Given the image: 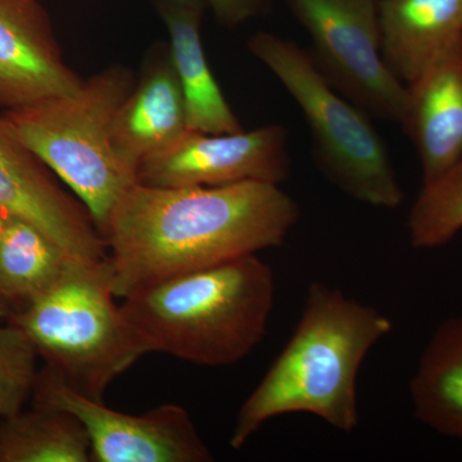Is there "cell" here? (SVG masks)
I'll return each mask as SVG.
<instances>
[{
    "label": "cell",
    "mask_w": 462,
    "mask_h": 462,
    "mask_svg": "<svg viewBox=\"0 0 462 462\" xmlns=\"http://www.w3.org/2000/svg\"><path fill=\"white\" fill-rule=\"evenodd\" d=\"M300 208L279 184L149 187L135 182L100 234L116 298L282 245Z\"/></svg>",
    "instance_id": "cell-1"
},
{
    "label": "cell",
    "mask_w": 462,
    "mask_h": 462,
    "mask_svg": "<svg viewBox=\"0 0 462 462\" xmlns=\"http://www.w3.org/2000/svg\"><path fill=\"white\" fill-rule=\"evenodd\" d=\"M392 329L375 307L324 282L310 284L296 329L236 413L231 448H243L263 424L287 413H310L346 434L357 430L358 374Z\"/></svg>",
    "instance_id": "cell-2"
},
{
    "label": "cell",
    "mask_w": 462,
    "mask_h": 462,
    "mask_svg": "<svg viewBox=\"0 0 462 462\" xmlns=\"http://www.w3.org/2000/svg\"><path fill=\"white\" fill-rule=\"evenodd\" d=\"M123 300L125 316L149 354L231 366L266 334L275 276L270 264L248 254L138 289Z\"/></svg>",
    "instance_id": "cell-3"
},
{
    "label": "cell",
    "mask_w": 462,
    "mask_h": 462,
    "mask_svg": "<svg viewBox=\"0 0 462 462\" xmlns=\"http://www.w3.org/2000/svg\"><path fill=\"white\" fill-rule=\"evenodd\" d=\"M115 300L108 258L71 261L50 289L8 321L25 331L67 384L103 401L109 385L149 354Z\"/></svg>",
    "instance_id": "cell-4"
},
{
    "label": "cell",
    "mask_w": 462,
    "mask_h": 462,
    "mask_svg": "<svg viewBox=\"0 0 462 462\" xmlns=\"http://www.w3.org/2000/svg\"><path fill=\"white\" fill-rule=\"evenodd\" d=\"M135 81L130 69L115 65L71 96L3 114L17 138L84 203L99 233L121 196L138 182L112 141L116 115Z\"/></svg>",
    "instance_id": "cell-5"
},
{
    "label": "cell",
    "mask_w": 462,
    "mask_h": 462,
    "mask_svg": "<svg viewBox=\"0 0 462 462\" xmlns=\"http://www.w3.org/2000/svg\"><path fill=\"white\" fill-rule=\"evenodd\" d=\"M248 50L296 100L314 145L316 165L352 199L394 209L404 193L387 145L366 112L329 83L311 54L273 32L249 38Z\"/></svg>",
    "instance_id": "cell-6"
},
{
    "label": "cell",
    "mask_w": 462,
    "mask_h": 462,
    "mask_svg": "<svg viewBox=\"0 0 462 462\" xmlns=\"http://www.w3.org/2000/svg\"><path fill=\"white\" fill-rule=\"evenodd\" d=\"M329 83L369 116L400 123L406 85L383 60L378 0H287Z\"/></svg>",
    "instance_id": "cell-7"
},
{
    "label": "cell",
    "mask_w": 462,
    "mask_h": 462,
    "mask_svg": "<svg viewBox=\"0 0 462 462\" xmlns=\"http://www.w3.org/2000/svg\"><path fill=\"white\" fill-rule=\"evenodd\" d=\"M32 401L65 410L83 424L90 462L214 461L189 413L179 404H160L141 415L116 411L76 391L47 365L39 372Z\"/></svg>",
    "instance_id": "cell-8"
},
{
    "label": "cell",
    "mask_w": 462,
    "mask_h": 462,
    "mask_svg": "<svg viewBox=\"0 0 462 462\" xmlns=\"http://www.w3.org/2000/svg\"><path fill=\"white\" fill-rule=\"evenodd\" d=\"M291 170L288 132L282 125L229 134L189 130L139 166L138 182L162 188L220 187L245 181L281 185Z\"/></svg>",
    "instance_id": "cell-9"
},
{
    "label": "cell",
    "mask_w": 462,
    "mask_h": 462,
    "mask_svg": "<svg viewBox=\"0 0 462 462\" xmlns=\"http://www.w3.org/2000/svg\"><path fill=\"white\" fill-rule=\"evenodd\" d=\"M0 207L50 236L72 260L99 263L107 245L87 207L60 187L50 167L0 115Z\"/></svg>",
    "instance_id": "cell-10"
},
{
    "label": "cell",
    "mask_w": 462,
    "mask_h": 462,
    "mask_svg": "<svg viewBox=\"0 0 462 462\" xmlns=\"http://www.w3.org/2000/svg\"><path fill=\"white\" fill-rule=\"evenodd\" d=\"M84 80L67 65L39 0H0V107L75 94Z\"/></svg>",
    "instance_id": "cell-11"
},
{
    "label": "cell",
    "mask_w": 462,
    "mask_h": 462,
    "mask_svg": "<svg viewBox=\"0 0 462 462\" xmlns=\"http://www.w3.org/2000/svg\"><path fill=\"white\" fill-rule=\"evenodd\" d=\"M188 132L170 45L156 44L148 51L141 78L116 115L112 133L116 154L138 178L144 161L171 147Z\"/></svg>",
    "instance_id": "cell-12"
},
{
    "label": "cell",
    "mask_w": 462,
    "mask_h": 462,
    "mask_svg": "<svg viewBox=\"0 0 462 462\" xmlns=\"http://www.w3.org/2000/svg\"><path fill=\"white\" fill-rule=\"evenodd\" d=\"M400 124L418 152L422 185L462 156V38L406 85Z\"/></svg>",
    "instance_id": "cell-13"
},
{
    "label": "cell",
    "mask_w": 462,
    "mask_h": 462,
    "mask_svg": "<svg viewBox=\"0 0 462 462\" xmlns=\"http://www.w3.org/2000/svg\"><path fill=\"white\" fill-rule=\"evenodd\" d=\"M380 50L404 85L462 38V0H378Z\"/></svg>",
    "instance_id": "cell-14"
},
{
    "label": "cell",
    "mask_w": 462,
    "mask_h": 462,
    "mask_svg": "<svg viewBox=\"0 0 462 462\" xmlns=\"http://www.w3.org/2000/svg\"><path fill=\"white\" fill-rule=\"evenodd\" d=\"M156 8L169 32L170 51L189 130L207 134L242 132L238 117L225 99L207 62L200 39L206 7L157 0Z\"/></svg>",
    "instance_id": "cell-15"
},
{
    "label": "cell",
    "mask_w": 462,
    "mask_h": 462,
    "mask_svg": "<svg viewBox=\"0 0 462 462\" xmlns=\"http://www.w3.org/2000/svg\"><path fill=\"white\" fill-rule=\"evenodd\" d=\"M413 415L442 436L462 439V315L430 337L410 382Z\"/></svg>",
    "instance_id": "cell-16"
},
{
    "label": "cell",
    "mask_w": 462,
    "mask_h": 462,
    "mask_svg": "<svg viewBox=\"0 0 462 462\" xmlns=\"http://www.w3.org/2000/svg\"><path fill=\"white\" fill-rule=\"evenodd\" d=\"M0 462H90V442L72 413L33 403L0 422Z\"/></svg>",
    "instance_id": "cell-17"
},
{
    "label": "cell",
    "mask_w": 462,
    "mask_h": 462,
    "mask_svg": "<svg viewBox=\"0 0 462 462\" xmlns=\"http://www.w3.org/2000/svg\"><path fill=\"white\" fill-rule=\"evenodd\" d=\"M71 261L38 227L9 214L0 243V291L14 311L50 289Z\"/></svg>",
    "instance_id": "cell-18"
},
{
    "label": "cell",
    "mask_w": 462,
    "mask_h": 462,
    "mask_svg": "<svg viewBox=\"0 0 462 462\" xmlns=\"http://www.w3.org/2000/svg\"><path fill=\"white\" fill-rule=\"evenodd\" d=\"M410 240L418 249L448 245L462 230V156L436 180L422 185L410 209Z\"/></svg>",
    "instance_id": "cell-19"
},
{
    "label": "cell",
    "mask_w": 462,
    "mask_h": 462,
    "mask_svg": "<svg viewBox=\"0 0 462 462\" xmlns=\"http://www.w3.org/2000/svg\"><path fill=\"white\" fill-rule=\"evenodd\" d=\"M39 356L32 340L18 325L0 322V422L23 411L32 398Z\"/></svg>",
    "instance_id": "cell-20"
},
{
    "label": "cell",
    "mask_w": 462,
    "mask_h": 462,
    "mask_svg": "<svg viewBox=\"0 0 462 462\" xmlns=\"http://www.w3.org/2000/svg\"><path fill=\"white\" fill-rule=\"evenodd\" d=\"M216 20L226 27H238L269 14L272 0H205Z\"/></svg>",
    "instance_id": "cell-21"
},
{
    "label": "cell",
    "mask_w": 462,
    "mask_h": 462,
    "mask_svg": "<svg viewBox=\"0 0 462 462\" xmlns=\"http://www.w3.org/2000/svg\"><path fill=\"white\" fill-rule=\"evenodd\" d=\"M14 306L9 303L7 298L3 296L2 291H0V320H8L14 315Z\"/></svg>",
    "instance_id": "cell-22"
},
{
    "label": "cell",
    "mask_w": 462,
    "mask_h": 462,
    "mask_svg": "<svg viewBox=\"0 0 462 462\" xmlns=\"http://www.w3.org/2000/svg\"><path fill=\"white\" fill-rule=\"evenodd\" d=\"M8 212L0 207V243H2L3 234H5V225H7Z\"/></svg>",
    "instance_id": "cell-23"
},
{
    "label": "cell",
    "mask_w": 462,
    "mask_h": 462,
    "mask_svg": "<svg viewBox=\"0 0 462 462\" xmlns=\"http://www.w3.org/2000/svg\"><path fill=\"white\" fill-rule=\"evenodd\" d=\"M173 2L182 3V5H203V7H206L205 0H173Z\"/></svg>",
    "instance_id": "cell-24"
}]
</instances>
